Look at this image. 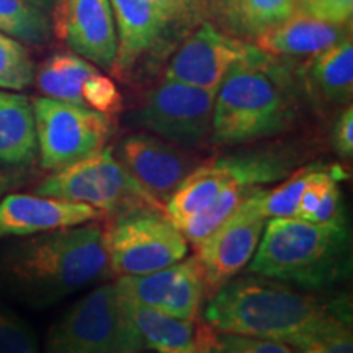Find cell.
I'll use <instances>...</instances> for the list:
<instances>
[{
  "instance_id": "1",
  "label": "cell",
  "mask_w": 353,
  "mask_h": 353,
  "mask_svg": "<svg viewBox=\"0 0 353 353\" xmlns=\"http://www.w3.org/2000/svg\"><path fill=\"white\" fill-rule=\"evenodd\" d=\"M205 324L214 332L247 335L298 348L339 325L352 324L347 299L314 294L265 276H234L211 293Z\"/></svg>"
},
{
  "instance_id": "2",
  "label": "cell",
  "mask_w": 353,
  "mask_h": 353,
  "mask_svg": "<svg viewBox=\"0 0 353 353\" xmlns=\"http://www.w3.org/2000/svg\"><path fill=\"white\" fill-rule=\"evenodd\" d=\"M112 275L103 228L95 221L26 236L0 249V286L30 306H51Z\"/></svg>"
},
{
  "instance_id": "3",
  "label": "cell",
  "mask_w": 353,
  "mask_h": 353,
  "mask_svg": "<svg viewBox=\"0 0 353 353\" xmlns=\"http://www.w3.org/2000/svg\"><path fill=\"white\" fill-rule=\"evenodd\" d=\"M298 105L291 64L249 44L216 92L211 144L237 145L281 134L293 126Z\"/></svg>"
},
{
  "instance_id": "4",
  "label": "cell",
  "mask_w": 353,
  "mask_h": 353,
  "mask_svg": "<svg viewBox=\"0 0 353 353\" xmlns=\"http://www.w3.org/2000/svg\"><path fill=\"white\" fill-rule=\"evenodd\" d=\"M245 268L303 290H329L350 276V229L347 223L270 218Z\"/></svg>"
},
{
  "instance_id": "5",
  "label": "cell",
  "mask_w": 353,
  "mask_h": 353,
  "mask_svg": "<svg viewBox=\"0 0 353 353\" xmlns=\"http://www.w3.org/2000/svg\"><path fill=\"white\" fill-rule=\"evenodd\" d=\"M143 339L117 281L97 286L52 325L46 353H139Z\"/></svg>"
},
{
  "instance_id": "6",
  "label": "cell",
  "mask_w": 353,
  "mask_h": 353,
  "mask_svg": "<svg viewBox=\"0 0 353 353\" xmlns=\"http://www.w3.org/2000/svg\"><path fill=\"white\" fill-rule=\"evenodd\" d=\"M34 193L88 205L107 219L144 210L165 211L164 205L141 187L108 148L52 172L34 187Z\"/></svg>"
},
{
  "instance_id": "7",
  "label": "cell",
  "mask_w": 353,
  "mask_h": 353,
  "mask_svg": "<svg viewBox=\"0 0 353 353\" xmlns=\"http://www.w3.org/2000/svg\"><path fill=\"white\" fill-rule=\"evenodd\" d=\"M105 250L117 276L145 275L170 267L188 254V241L165 211L144 210L108 219Z\"/></svg>"
},
{
  "instance_id": "8",
  "label": "cell",
  "mask_w": 353,
  "mask_h": 353,
  "mask_svg": "<svg viewBox=\"0 0 353 353\" xmlns=\"http://www.w3.org/2000/svg\"><path fill=\"white\" fill-rule=\"evenodd\" d=\"M39 164L57 172L107 148L114 126L110 114L48 97L33 100Z\"/></svg>"
},
{
  "instance_id": "9",
  "label": "cell",
  "mask_w": 353,
  "mask_h": 353,
  "mask_svg": "<svg viewBox=\"0 0 353 353\" xmlns=\"http://www.w3.org/2000/svg\"><path fill=\"white\" fill-rule=\"evenodd\" d=\"M216 92L167 81L148 92L134 123L157 138L182 149H201L211 143Z\"/></svg>"
},
{
  "instance_id": "10",
  "label": "cell",
  "mask_w": 353,
  "mask_h": 353,
  "mask_svg": "<svg viewBox=\"0 0 353 353\" xmlns=\"http://www.w3.org/2000/svg\"><path fill=\"white\" fill-rule=\"evenodd\" d=\"M265 224L267 218L259 213L250 195L234 211L231 218L195 245V255L205 275L206 291L214 293L219 286L244 270L257 250Z\"/></svg>"
},
{
  "instance_id": "11",
  "label": "cell",
  "mask_w": 353,
  "mask_h": 353,
  "mask_svg": "<svg viewBox=\"0 0 353 353\" xmlns=\"http://www.w3.org/2000/svg\"><path fill=\"white\" fill-rule=\"evenodd\" d=\"M249 44L203 21L170 57L164 79L218 92L228 70L241 59Z\"/></svg>"
},
{
  "instance_id": "12",
  "label": "cell",
  "mask_w": 353,
  "mask_h": 353,
  "mask_svg": "<svg viewBox=\"0 0 353 353\" xmlns=\"http://www.w3.org/2000/svg\"><path fill=\"white\" fill-rule=\"evenodd\" d=\"M114 157L145 192L165 205L179 183L200 164L187 149L154 134H132L121 139Z\"/></svg>"
},
{
  "instance_id": "13",
  "label": "cell",
  "mask_w": 353,
  "mask_h": 353,
  "mask_svg": "<svg viewBox=\"0 0 353 353\" xmlns=\"http://www.w3.org/2000/svg\"><path fill=\"white\" fill-rule=\"evenodd\" d=\"M56 32L77 56L112 70L118 38L110 0H61Z\"/></svg>"
},
{
  "instance_id": "14",
  "label": "cell",
  "mask_w": 353,
  "mask_h": 353,
  "mask_svg": "<svg viewBox=\"0 0 353 353\" xmlns=\"http://www.w3.org/2000/svg\"><path fill=\"white\" fill-rule=\"evenodd\" d=\"M117 26L118 50L110 72L130 81L141 68L167 50L170 32L148 0H110Z\"/></svg>"
},
{
  "instance_id": "15",
  "label": "cell",
  "mask_w": 353,
  "mask_h": 353,
  "mask_svg": "<svg viewBox=\"0 0 353 353\" xmlns=\"http://www.w3.org/2000/svg\"><path fill=\"white\" fill-rule=\"evenodd\" d=\"M103 219L100 211L82 203L12 193L0 200V239L34 236L54 229Z\"/></svg>"
},
{
  "instance_id": "16",
  "label": "cell",
  "mask_w": 353,
  "mask_h": 353,
  "mask_svg": "<svg viewBox=\"0 0 353 353\" xmlns=\"http://www.w3.org/2000/svg\"><path fill=\"white\" fill-rule=\"evenodd\" d=\"M299 76L307 94L319 103H350L353 97V43L350 34L309 56Z\"/></svg>"
},
{
  "instance_id": "17",
  "label": "cell",
  "mask_w": 353,
  "mask_h": 353,
  "mask_svg": "<svg viewBox=\"0 0 353 353\" xmlns=\"http://www.w3.org/2000/svg\"><path fill=\"white\" fill-rule=\"evenodd\" d=\"M347 25H334L312 17L293 13L255 39V46L278 57L312 56L350 34Z\"/></svg>"
},
{
  "instance_id": "18",
  "label": "cell",
  "mask_w": 353,
  "mask_h": 353,
  "mask_svg": "<svg viewBox=\"0 0 353 353\" xmlns=\"http://www.w3.org/2000/svg\"><path fill=\"white\" fill-rule=\"evenodd\" d=\"M37 154L33 103L26 95L0 92V164L26 167Z\"/></svg>"
},
{
  "instance_id": "19",
  "label": "cell",
  "mask_w": 353,
  "mask_h": 353,
  "mask_svg": "<svg viewBox=\"0 0 353 353\" xmlns=\"http://www.w3.org/2000/svg\"><path fill=\"white\" fill-rule=\"evenodd\" d=\"M221 30L242 41H255L260 34L294 13L293 0H210Z\"/></svg>"
},
{
  "instance_id": "20",
  "label": "cell",
  "mask_w": 353,
  "mask_h": 353,
  "mask_svg": "<svg viewBox=\"0 0 353 353\" xmlns=\"http://www.w3.org/2000/svg\"><path fill=\"white\" fill-rule=\"evenodd\" d=\"M232 179H236V174L229 164L228 156L201 162L185 176L165 201L167 218L179 226L190 216L206 208Z\"/></svg>"
},
{
  "instance_id": "21",
  "label": "cell",
  "mask_w": 353,
  "mask_h": 353,
  "mask_svg": "<svg viewBox=\"0 0 353 353\" xmlns=\"http://www.w3.org/2000/svg\"><path fill=\"white\" fill-rule=\"evenodd\" d=\"M128 306L144 348L157 353H196L200 342V325H196V321L179 319L159 309L131 301H128Z\"/></svg>"
},
{
  "instance_id": "22",
  "label": "cell",
  "mask_w": 353,
  "mask_h": 353,
  "mask_svg": "<svg viewBox=\"0 0 353 353\" xmlns=\"http://www.w3.org/2000/svg\"><path fill=\"white\" fill-rule=\"evenodd\" d=\"M94 64L76 52H54L39 65L37 85L48 99L82 105V90L85 82L97 72Z\"/></svg>"
},
{
  "instance_id": "23",
  "label": "cell",
  "mask_w": 353,
  "mask_h": 353,
  "mask_svg": "<svg viewBox=\"0 0 353 353\" xmlns=\"http://www.w3.org/2000/svg\"><path fill=\"white\" fill-rule=\"evenodd\" d=\"M229 164H231V162H229ZM234 174H236V172H234ZM257 190L260 188L249 187V185L236 174V179H232L228 185H224V188L213 198V201H211L206 208L198 211L196 214L190 216L188 219H185L183 223L179 224L176 228L182 231L185 239L195 247L200 244L203 239H206L216 228H219L224 221L231 218L234 211L239 208L242 203H244L250 195H254Z\"/></svg>"
},
{
  "instance_id": "24",
  "label": "cell",
  "mask_w": 353,
  "mask_h": 353,
  "mask_svg": "<svg viewBox=\"0 0 353 353\" xmlns=\"http://www.w3.org/2000/svg\"><path fill=\"white\" fill-rule=\"evenodd\" d=\"M0 33L30 46H43L51 39L46 12L26 0H0Z\"/></svg>"
},
{
  "instance_id": "25",
  "label": "cell",
  "mask_w": 353,
  "mask_h": 353,
  "mask_svg": "<svg viewBox=\"0 0 353 353\" xmlns=\"http://www.w3.org/2000/svg\"><path fill=\"white\" fill-rule=\"evenodd\" d=\"M206 294L205 275L196 255L180 262V273L159 311L185 321H196Z\"/></svg>"
},
{
  "instance_id": "26",
  "label": "cell",
  "mask_w": 353,
  "mask_h": 353,
  "mask_svg": "<svg viewBox=\"0 0 353 353\" xmlns=\"http://www.w3.org/2000/svg\"><path fill=\"white\" fill-rule=\"evenodd\" d=\"M319 167V162L303 165L301 169H294L291 172L278 187L257 190L252 198L259 213L267 219L293 218L304 187L309 183V180L312 179V175Z\"/></svg>"
},
{
  "instance_id": "27",
  "label": "cell",
  "mask_w": 353,
  "mask_h": 353,
  "mask_svg": "<svg viewBox=\"0 0 353 353\" xmlns=\"http://www.w3.org/2000/svg\"><path fill=\"white\" fill-rule=\"evenodd\" d=\"M34 81V64L23 43L0 33V88L23 90Z\"/></svg>"
},
{
  "instance_id": "28",
  "label": "cell",
  "mask_w": 353,
  "mask_h": 353,
  "mask_svg": "<svg viewBox=\"0 0 353 353\" xmlns=\"http://www.w3.org/2000/svg\"><path fill=\"white\" fill-rule=\"evenodd\" d=\"M0 353H39L37 334L25 319L0 303Z\"/></svg>"
},
{
  "instance_id": "29",
  "label": "cell",
  "mask_w": 353,
  "mask_h": 353,
  "mask_svg": "<svg viewBox=\"0 0 353 353\" xmlns=\"http://www.w3.org/2000/svg\"><path fill=\"white\" fill-rule=\"evenodd\" d=\"M83 107L95 110L99 113H105L113 117L123 110V95L118 90L113 79L97 70V72L85 82L82 90Z\"/></svg>"
},
{
  "instance_id": "30",
  "label": "cell",
  "mask_w": 353,
  "mask_h": 353,
  "mask_svg": "<svg viewBox=\"0 0 353 353\" xmlns=\"http://www.w3.org/2000/svg\"><path fill=\"white\" fill-rule=\"evenodd\" d=\"M211 353H294V350L286 343L247 335L216 332L211 343Z\"/></svg>"
},
{
  "instance_id": "31",
  "label": "cell",
  "mask_w": 353,
  "mask_h": 353,
  "mask_svg": "<svg viewBox=\"0 0 353 353\" xmlns=\"http://www.w3.org/2000/svg\"><path fill=\"white\" fill-rule=\"evenodd\" d=\"M294 350L296 353H353L352 324L339 325Z\"/></svg>"
},
{
  "instance_id": "32",
  "label": "cell",
  "mask_w": 353,
  "mask_h": 353,
  "mask_svg": "<svg viewBox=\"0 0 353 353\" xmlns=\"http://www.w3.org/2000/svg\"><path fill=\"white\" fill-rule=\"evenodd\" d=\"M342 176H334L325 185L316 213L312 214L311 223H347L345 211H343L341 182Z\"/></svg>"
},
{
  "instance_id": "33",
  "label": "cell",
  "mask_w": 353,
  "mask_h": 353,
  "mask_svg": "<svg viewBox=\"0 0 353 353\" xmlns=\"http://www.w3.org/2000/svg\"><path fill=\"white\" fill-rule=\"evenodd\" d=\"M352 12L353 0H316L307 17L334 25H347L352 20Z\"/></svg>"
},
{
  "instance_id": "34",
  "label": "cell",
  "mask_w": 353,
  "mask_h": 353,
  "mask_svg": "<svg viewBox=\"0 0 353 353\" xmlns=\"http://www.w3.org/2000/svg\"><path fill=\"white\" fill-rule=\"evenodd\" d=\"M332 145L335 152L343 159L353 156V108L348 107L341 113L334 125Z\"/></svg>"
},
{
  "instance_id": "35",
  "label": "cell",
  "mask_w": 353,
  "mask_h": 353,
  "mask_svg": "<svg viewBox=\"0 0 353 353\" xmlns=\"http://www.w3.org/2000/svg\"><path fill=\"white\" fill-rule=\"evenodd\" d=\"M148 2L170 33H176L174 28L179 26H187V28L190 26L179 0H148Z\"/></svg>"
},
{
  "instance_id": "36",
  "label": "cell",
  "mask_w": 353,
  "mask_h": 353,
  "mask_svg": "<svg viewBox=\"0 0 353 353\" xmlns=\"http://www.w3.org/2000/svg\"><path fill=\"white\" fill-rule=\"evenodd\" d=\"M179 3L190 28L193 25L203 23V19L210 13V0H179Z\"/></svg>"
},
{
  "instance_id": "37",
  "label": "cell",
  "mask_w": 353,
  "mask_h": 353,
  "mask_svg": "<svg viewBox=\"0 0 353 353\" xmlns=\"http://www.w3.org/2000/svg\"><path fill=\"white\" fill-rule=\"evenodd\" d=\"M214 330L208 324L200 325V342H198L196 353H211V343H213Z\"/></svg>"
},
{
  "instance_id": "38",
  "label": "cell",
  "mask_w": 353,
  "mask_h": 353,
  "mask_svg": "<svg viewBox=\"0 0 353 353\" xmlns=\"http://www.w3.org/2000/svg\"><path fill=\"white\" fill-rule=\"evenodd\" d=\"M21 183V179L17 174H10V172L0 170V198L6 195L7 192H10L12 188H15L17 185Z\"/></svg>"
},
{
  "instance_id": "39",
  "label": "cell",
  "mask_w": 353,
  "mask_h": 353,
  "mask_svg": "<svg viewBox=\"0 0 353 353\" xmlns=\"http://www.w3.org/2000/svg\"><path fill=\"white\" fill-rule=\"evenodd\" d=\"M314 3H316V0H293L294 13H303V15H307L309 10H311Z\"/></svg>"
},
{
  "instance_id": "40",
  "label": "cell",
  "mask_w": 353,
  "mask_h": 353,
  "mask_svg": "<svg viewBox=\"0 0 353 353\" xmlns=\"http://www.w3.org/2000/svg\"><path fill=\"white\" fill-rule=\"evenodd\" d=\"M26 2L32 3V6L39 8V10H43V12L48 13L52 7H54L56 0H26Z\"/></svg>"
}]
</instances>
